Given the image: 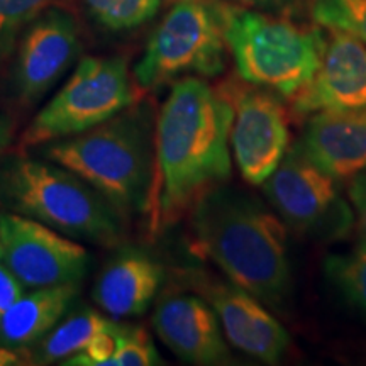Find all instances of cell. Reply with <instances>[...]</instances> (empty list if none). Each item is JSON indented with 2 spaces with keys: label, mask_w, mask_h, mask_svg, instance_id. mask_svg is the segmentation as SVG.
Listing matches in <instances>:
<instances>
[{
  "label": "cell",
  "mask_w": 366,
  "mask_h": 366,
  "mask_svg": "<svg viewBox=\"0 0 366 366\" xmlns=\"http://www.w3.org/2000/svg\"><path fill=\"white\" fill-rule=\"evenodd\" d=\"M232 107L197 76L173 81L154 127V172L144 212L162 232L231 177Z\"/></svg>",
  "instance_id": "obj_1"
},
{
  "label": "cell",
  "mask_w": 366,
  "mask_h": 366,
  "mask_svg": "<svg viewBox=\"0 0 366 366\" xmlns=\"http://www.w3.org/2000/svg\"><path fill=\"white\" fill-rule=\"evenodd\" d=\"M192 249L268 309L285 312L292 299L287 227L262 199L226 183L192 207Z\"/></svg>",
  "instance_id": "obj_2"
},
{
  "label": "cell",
  "mask_w": 366,
  "mask_h": 366,
  "mask_svg": "<svg viewBox=\"0 0 366 366\" xmlns=\"http://www.w3.org/2000/svg\"><path fill=\"white\" fill-rule=\"evenodd\" d=\"M153 109L137 100L102 124L63 137L46 158L90 183L121 214L144 210L154 172Z\"/></svg>",
  "instance_id": "obj_3"
},
{
  "label": "cell",
  "mask_w": 366,
  "mask_h": 366,
  "mask_svg": "<svg viewBox=\"0 0 366 366\" xmlns=\"http://www.w3.org/2000/svg\"><path fill=\"white\" fill-rule=\"evenodd\" d=\"M237 76L283 99H294L314 79L327 36L292 16L237 6H216Z\"/></svg>",
  "instance_id": "obj_4"
},
{
  "label": "cell",
  "mask_w": 366,
  "mask_h": 366,
  "mask_svg": "<svg viewBox=\"0 0 366 366\" xmlns=\"http://www.w3.org/2000/svg\"><path fill=\"white\" fill-rule=\"evenodd\" d=\"M4 195L17 214L76 239L116 246L122 237L121 212L90 183L66 168L21 159L4 178Z\"/></svg>",
  "instance_id": "obj_5"
},
{
  "label": "cell",
  "mask_w": 366,
  "mask_h": 366,
  "mask_svg": "<svg viewBox=\"0 0 366 366\" xmlns=\"http://www.w3.org/2000/svg\"><path fill=\"white\" fill-rule=\"evenodd\" d=\"M226 68V41L217 7L205 0H178L134 66V81L148 92L187 75L217 76Z\"/></svg>",
  "instance_id": "obj_6"
},
{
  "label": "cell",
  "mask_w": 366,
  "mask_h": 366,
  "mask_svg": "<svg viewBox=\"0 0 366 366\" xmlns=\"http://www.w3.org/2000/svg\"><path fill=\"white\" fill-rule=\"evenodd\" d=\"M143 95L124 58H85L21 137L24 148L58 141L102 124Z\"/></svg>",
  "instance_id": "obj_7"
},
{
  "label": "cell",
  "mask_w": 366,
  "mask_h": 366,
  "mask_svg": "<svg viewBox=\"0 0 366 366\" xmlns=\"http://www.w3.org/2000/svg\"><path fill=\"white\" fill-rule=\"evenodd\" d=\"M340 183L294 144L262 187L274 212L295 234L337 241L355 227L353 207Z\"/></svg>",
  "instance_id": "obj_8"
},
{
  "label": "cell",
  "mask_w": 366,
  "mask_h": 366,
  "mask_svg": "<svg viewBox=\"0 0 366 366\" xmlns=\"http://www.w3.org/2000/svg\"><path fill=\"white\" fill-rule=\"evenodd\" d=\"M219 90L232 107L231 146L237 168L251 185H263L288 151L283 97L244 80H227Z\"/></svg>",
  "instance_id": "obj_9"
},
{
  "label": "cell",
  "mask_w": 366,
  "mask_h": 366,
  "mask_svg": "<svg viewBox=\"0 0 366 366\" xmlns=\"http://www.w3.org/2000/svg\"><path fill=\"white\" fill-rule=\"evenodd\" d=\"M0 241L6 267L26 287L80 282L89 268L84 246L22 214L0 216Z\"/></svg>",
  "instance_id": "obj_10"
},
{
  "label": "cell",
  "mask_w": 366,
  "mask_h": 366,
  "mask_svg": "<svg viewBox=\"0 0 366 366\" xmlns=\"http://www.w3.org/2000/svg\"><path fill=\"white\" fill-rule=\"evenodd\" d=\"M200 290L216 310L231 346L264 365L280 363L290 347V336L263 302L231 280H207Z\"/></svg>",
  "instance_id": "obj_11"
},
{
  "label": "cell",
  "mask_w": 366,
  "mask_h": 366,
  "mask_svg": "<svg viewBox=\"0 0 366 366\" xmlns=\"http://www.w3.org/2000/svg\"><path fill=\"white\" fill-rule=\"evenodd\" d=\"M80 51L79 29L70 14L46 9L27 26L16 61V89L31 104L51 89Z\"/></svg>",
  "instance_id": "obj_12"
},
{
  "label": "cell",
  "mask_w": 366,
  "mask_h": 366,
  "mask_svg": "<svg viewBox=\"0 0 366 366\" xmlns=\"http://www.w3.org/2000/svg\"><path fill=\"white\" fill-rule=\"evenodd\" d=\"M361 107H366V44L351 34L331 31L319 70L292 99V112L309 117Z\"/></svg>",
  "instance_id": "obj_13"
},
{
  "label": "cell",
  "mask_w": 366,
  "mask_h": 366,
  "mask_svg": "<svg viewBox=\"0 0 366 366\" xmlns=\"http://www.w3.org/2000/svg\"><path fill=\"white\" fill-rule=\"evenodd\" d=\"M158 337L178 358L192 365H226L231 361L216 310L192 294H168L153 314Z\"/></svg>",
  "instance_id": "obj_14"
},
{
  "label": "cell",
  "mask_w": 366,
  "mask_h": 366,
  "mask_svg": "<svg viewBox=\"0 0 366 366\" xmlns=\"http://www.w3.org/2000/svg\"><path fill=\"white\" fill-rule=\"evenodd\" d=\"M295 144L336 180H353L366 172V107L312 114Z\"/></svg>",
  "instance_id": "obj_15"
},
{
  "label": "cell",
  "mask_w": 366,
  "mask_h": 366,
  "mask_svg": "<svg viewBox=\"0 0 366 366\" xmlns=\"http://www.w3.org/2000/svg\"><path fill=\"white\" fill-rule=\"evenodd\" d=\"M164 280L162 263L146 251L119 253L99 274L94 287L95 304L114 319L144 314Z\"/></svg>",
  "instance_id": "obj_16"
},
{
  "label": "cell",
  "mask_w": 366,
  "mask_h": 366,
  "mask_svg": "<svg viewBox=\"0 0 366 366\" xmlns=\"http://www.w3.org/2000/svg\"><path fill=\"white\" fill-rule=\"evenodd\" d=\"M79 294V282L41 287L22 295L0 320V345L21 347L41 340L56 326Z\"/></svg>",
  "instance_id": "obj_17"
},
{
  "label": "cell",
  "mask_w": 366,
  "mask_h": 366,
  "mask_svg": "<svg viewBox=\"0 0 366 366\" xmlns=\"http://www.w3.org/2000/svg\"><path fill=\"white\" fill-rule=\"evenodd\" d=\"M116 322L100 315L95 310H81L54 327L41 345L38 360L51 363L63 358H71L76 353L86 351L100 337L111 332Z\"/></svg>",
  "instance_id": "obj_18"
},
{
  "label": "cell",
  "mask_w": 366,
  "mask_h": 366,
  "mask_svg": "<svg viewBox=\"0 0 366 366\" xmlns=\"http://www.w3.org/2000/svg\"><path fill=\"white\" fill-rule=\"evenodd\" d=\"M324 273L341 299L366 317V248L327 256Z\"/></svg>",
  "instance_id": "obj_19"
},
{
  "label": "cell",
  "mask_w": 366,
  "mask_h": 366,
  "mask_svg": "<svg viewBox=\"0 0 366 366\" xmlns=\"http://www.w3.org/2000/svg\"><path fill=\"white\" fill-rule=\"evenodd\" d=\"M162 0H85L86 11L100 26L126 31L157 16Z\"/></svg>",
  "instance_id": "obj_20"
},
{
  "label": "cell",
  "mask_w": 366,
  "mask_h": 366,
  "mask_svg": "<svg viewBox=\"0 0 366 366\" xmlns=\"http://www.w3.org/2000/svg\"><path fill=\"white\" fill-rule=\"evenodd\" d=\"M312 19L366 44V0H312Z\"/></svg>",
  "instance_id": "obj_21"
},
{
  "label": "cell",
  "mask_w": 366,
  "mask_h": 366,
  "mask_svg": "<svg viewBox=\"0 0 366 366\" xmlns=\"http://www.w3.org/2000/svg\"><path fill=\"white\" fill-rule=\"evenodd\" d=\"M54 0H0V58L11 51L17 34Z\"/></svg>",
  "instance_id": "obj_22"
},
{
  "label": "cell",
  "mask_w": 366,
  "mask_h": 366,
  "mask_svg": "<svg viewBox=\"0 0 366 366\" xmlns=\"http://www.w3.org/2000/svg\"><path fill=\"white\" fill-rule=\"evenodd\" d=\"M114 366H151L162 365L157 347L141 327L119 326L116 329V351Z\"/></svg>",
  "instance_id": "obj_23"
},
{
  "label": "cell",
  "mask_w": 366,
  "mask_h": 366,
  "mask_svg": "<svg viewBox=\"0 0 366 366\" xmlns=\"http://www.w3.org/2000/svg\"><path fill=\"white\" fill-rule=\"evenodd\" d=\"M350 204L355 212V229L358 248H366V172L350 180Z\"/></svg>",
  "instance_id": "obj_24"
},
{
  "label": "cell",
  "mask_w": 366,
  "mask_h": 366,
  "mask_svg": "<svg viewBox=\"0 0 366 366\" xmlns=\"http://www.w3.org/2000/svg\"><path fill=\"white\" fill-rule=\"evenodd\" d=\"M22 297V283L6 264H0V320Z\"/></svg>",
  "instance_id": "obj_25"
},
{
  "label": "cell",
  "mask_w": 366,
  "mask_h": 366,
  "mask_svg": "<svg viewBox=\"0 0 366 366\" xmlns=\"http://www.w3.org/2000/svg\"><path fill=\"white\" fill-rule=\"evenodd\" d=\"M244 6L253 7L256 11H263L269 14H283V16H292L299 14L304 7L305 0H237Z\"/></svg>",
  "instance_id": "obj_26"
},
{
  "label": "cell",
  "mask_w": 366,
  "mask_h": 366,
  "mask_svg": "<svg viewBox=\"0 0 366 366\" xmlns=\"http://www.w3.org/2000/svg\"><path fill=\"white\" fill-rule=\"evenodd\" d=\"M12 363H17V356L12 353V351H9L7 347H0V366L4 365H12Z\"/></svg>",
  "instance_id": "obj_27"
},
{
  "label": "cell",
  "mask_w": 366,
  "mask_h": 366,
  "mask_svg": "<svg viewBox=\"0 0 366 366\" xmlns=\"http://www.w3.org/2000/svg\"><path fill=\"white\" fill-rule=\"evenodd\" d=\"M0 258H2V241H0Z\"/></svg>",
  "instance_id": "obj_28"
}]
</instances>
